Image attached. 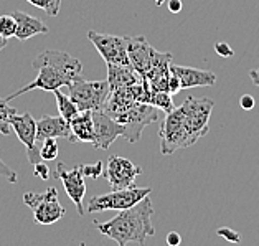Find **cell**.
Returning <instances> with one entry per match:
<instances>
[{"label":"cell","mask_w":259,"mask_h":246,"mask_svg":"<svg viewBox=\"0 0 259 246\" xmlns=\"http://www.w3.org/2000/svg\"><path fill=\"white\" fill-rule=\"evenodd\" d=\"M31 66L38 69L36 78L5 98L9 103L33 90L55 91L63 86H69L78 76H81V71H83V65L78 58L66 52H60V50H47V52L40 53L31 63Z\"/></svg>","instance_id":"obj_1"},{"label":"cell","mask_w":259,"mask_h":246,"mask_svg":"<svg viewBox=\"0 0 259 246\" xmlns=\"http://www.w3.org/2000/svg\"><path fill=\"white\" fill-rule=\"evenodd\" d=\"M152 215H154L152 200L147 195V197H144L141 201H137L131 208L121 210L109 222L99 223L98 220H94L93 223L101 235L111 238L119 246H125L127 243L144 244L145 238L155 235V228L152 225Z\"/></svg>","instance_id":"obj_2"},{"label":"cell","mask_w":259,"mask_h":246,"mask_svg":"<svg viewBox=\"0 0 259 246\" xmlns=\"http://www.w3.org/2000/svg\"><path fill=\"white\" fill-rule=\"evenodd\" d=\"M69 88V98L78 106L79 111H96L104 109L106 101L111 94V88L107 79L103 81H88L83 76H78Z\"/></svg>","instance_id":"obj_3"},{"label":"cell","mask_w":259,"mask_h":246,"mask_svg":"<svg viewBox=\"0 0 259 246\" xmlns=\"http://www.w3.org/2000/svg\"><path fill=\"white\" fill-rule=\"evenodd\" d=\"M183 111V122L192 141L197 144L201 137L208 134V122H210L211 111L214 108V101L210 98H195L188 96L180 106Z\"/></svg>","instance_id":"obj_4"},{"label":"cell","mask_w":259,"mask_h":246,"mask_svg":"<svg viewBox=\"0 0 259 246\" xmlns=\"http://www.w3.org/2000/svg\"><path fill=\"white\" fill-rule=\"evenodd\" d=\"M25 205L33 212L36 225H53L65 217V207L58 200V190L55 187L47 188V192L35 193L27 192L23 195Z\"/></svg>","instance_id":"obj_5"},{"label":"cell","mask_w":259,"mask_h":246,"mask_svg":"<svg viewBox=\"0 0 259 246\" xmlns=\"http://www.w3.org/2000/svg\"><path fill=\"white\" fill-rule=\"evenodd\" d=\"M160 137V152L163 155H172L179 149H187L193 146L192 137L188 136L183 122V111L179 106L174 111H170L165 116V121L162 122L159 131Z\"/></svg>","instance_id":"obj_6"},{"label":"cell","mask_w":259,"mask_h":246,"mask_svg":"<svg viewBox=\"0 0 259 246\" xmlns=\"http://www.w3.org/2000/svg\"><path fill=\"white\" fill-rule=\"evenodd\" d=\"M149 193H152L150 187H129L121 188V190H112L111 193L98 195L90 200V203L86 207L88 213L94 212H107V210H125L136 205L137 201H141L144 197H147Z\"/></svg>","instance_id":"obj_7"},{"label":"cell","mask_w":259,"mask_h":246,"mask_svg":"<svg viewBox=\"0 0 259 246\" xmlns=\"http://www.w3.org/2000/svg\"><path fill=\"white\" fill-rule=\"evenodd\" d=\"M160 117V111L149 103H136L117 119V122L124 126V137L131 144L141 141L144 128L157 122Z\"/></svg>","instance_id":"obj_8"},{"label":"cell","mask_w":259,"mask_h":246,"mask_svg":"<svg viewBox=\"0 0 259 246\" xmlns=\"http://www.w3.org/2000/svg\"><path fill=\"white\" fill-rule=\"evenodd\" d=\"M88 38L96 47V50L104 58L106 63L132 66L129 61V55H127V42H125V36L98 33V31L90 30L88 31Z\"/></svg>","instance_id":"obj_9"},{"label":"cell","mask_w":259,"mask_h":246,"mask_svg":"<svg viewBox=\"0 0 259 246\" xmlns=\"http://www.w3.org/2000/svg\"><path fill=\"white\" fill-rule=\"evenodd\" d=\"M142 174V169L121 155H111L103 174L112 190H121L134 185L136 179Z\"/></svg>","instance_id":"obj_10"},{"label":"cell","mask_w":259,"mask_h":246,"mask_svg":"<svg viewBox=\"0 0 259 246\" xmlns=\"http://www.w3.org/2000/svg\"><path fill=\"white\" fill-rule=\"evenodd\" d=\"M10 126L12 131L15 132L17 137L20 139V142L27 147V157L31 166L41 162L40 155V146L36 144V121L30 112L25 114H14L10 117Z\"/></svg>","instance_id":"obj_11"},{"label":"cell","mask_w":259,"mask_h":246,"mask_svg":"<svg viewBox=\"0 0 259 246\" xmlns=\"http://www.w3.org/2000/svg\"><path fill=\"white\" fill-rule=\"evenodd\" d=\"M55 177L61 180L63 187H65L66 195L69 200L73 201L74 207L78 208L79 215H84V208H83V198L86 195V177L83 174V169L81 166L73 167L71 170L65 169V163H58L55 170Z\"/></svg>","instance_id":"obj_12"},{"label":"cell","mask_w":259,"mask_h":246,"mask_svg":"<svg viewBox=\"0 0 259 246\" xmlns=\"http://www.w3.org/2000/svg\"><path fill=\"white\" fill-rule=\"evenodd\" d=\"M93 122H94V137L93 146L96 149L107 150L111 144L117 137L124 136V126L112 119L104 109L93 111Z\"/></svg>","instance_id":"obj_13"},{"label":"cell","mask_w":259,"mask_h":246,"mask_svg":"<svg viewBox=\"0 0 259 246\" xmlns=\"http://www.w3.org/2000/svg\"><path fill=\"white\" fill-rule=\"evenodd\" d=\"M125 42H127V55L132 68L145 78L149 74L150 68H152L154 60L157 58L159 52L142 35L125 36Z\"/></svg>","instance_id":"obj_14"},{"label":"cell","mask_w":259,"mask_h":246,"mask_svg":"<svg viewBox=\"0 0 259 246\" xmlns=\"http://www.w3.org/2000/svg\"><path fill=\"white\" fill-rule=\"evenodd\" d=\"M170 71L177 74L180 79L182 90H190V88L197 86H213L217 85V74L213 71H206V69H198L192 66H180L170 63Z\"/></svg>","instance_id":"obj_15"},{"label":"cell","mask_w":259,"mask_h":246,"mask_svg":"<svg viewBox=\"0 0 259 246\" xmlns=\"http://www.w3.org/2000/svg\"><path fill=\"white\" fill-rule=\"evenodd\" d=\"M50 137L68 139L71 142V128L69 122L61 116H43L36 121V144Z\"/></svg>","instance_id":"obj_16"},{"label":"cell","mask_w":259,"mask_h":246,"mask_svg":"<svg viewBox=\"0 0 259 246\" xmlns=\"http://www.w3.org/2000/svg\"><path fill=\"white\" fill-rule=\"evenodd\" d=\"M12 15H14L17 20V31H15L17 40L23 42V40L31 38V36H35V35H45L50 31V28L40 20V18L31 17L28 14H25V12L15 10Z\"/></svg>","instance_id":"obj_17"},{"label":"cell","mask_w":259,"mask_h":246,"mask_svg":"<svg viewBox=\"0 0 259 246\" xmlns=\"http://www.w3.org/2000/svg\"><path fill=\"white\" fill-rule=\"evenodd\" d=\"M106 65H107V83H109L111 91L119 90V88L124 86L137 85L144 78L132 66L114 65V63H106Z\"/></svg>","instance_id":"obj_18"},{"label":"cell","mask_w":259,"mask_h":246,"mask_svg":"<svg viewBox=\"0 0 259 246\" xmlns=\"http://www.w3.org/2000/svg\"><path fill=\"white\" fill-rule=\"evenodd\" d=\"M71 142H93L94 137V122H93V111H79L71 121Z\"/></svg>","instance_id":"obj_19"},{"label":"cell","mask_w":259,"mask_h":246,"mask_svg":"<svg viewBox=\"0 0 259 246\" xmlns=\"http://www.w3.org/2000/svg\"><path fill=\"white\" fill-rule=\"evenodd\" d=\"M55 98H56V106H58V111H60V116L65 117L66 121L69 122L71 119L74 117L79 112L78 106L73 103V99L66 96V94H63L60 90H55Z\"/></svg>","instance_id":"obj_20"},{"label":"cell","mask_w":259,"mask_h":246,"mask_svg":"<svg viewBox=\"0 0 259 246\" xmlns=\"http://www.w3.org/2000/svg\"><path fill=\"white\" fill-rule=\"evenodd\" d=\"M149 104H152L154 108H157L160 112H165V114H168L170 111L175 109L174 101H172V94L167 93V91H154L152 90Z\"/></svg>","instance_id":"obj_21"},{"label":"cell","mask_w":259,"mask_h":246,"mask_svg":"<svg viewBox=\"0 0 259 246\" xmlns=\"http://www.w3.org/2000/svg\"><path fill=\"white\" fill-rule=\"evenodd\" d=\"M17 114V109L14 106H10L7 99L0 98V134L9 136L12 132V126H10V117Z\"/></svg>","instance_id":"obj_22"},{"label":"cell","mask_w":259,"mask_h":246,"mask_svg":"<svg viewBox=\"0 0 259 246\" xmlns=\"http://www.w3.org/2000/svg\"><path fill=\"white\" fill-rule=\"evenodd\" d=\"M58 154H60V147L55 137L45 139V141L40 142V155L43 160H55Z\"/></svg>","instance_id":"obj_23"},{"label":"cell","mask_w":259,"mask_h":246,"mask_svg":"<svg viewBox=\"0 0 259 246\" xmlns=\"http://www.w3.org/2000/svg\"><path fill=\"white\" fill-rule=\"evenodd\" d=\"M31 5H35L36 9H41L47 12L50 17H56L60 14L61 9V0H27Z\"/></svg>","instance_id":"obj_24"},{"label":"cell","mask_w":259,"mask_h":246,"mask_svg":"<svg viewBox=\"0 0 259 246\" xmlns=\"http://www.w3.org/2000/svg\"><path fill=\"white\" fill-rule=\"evenodd\" d=\"M15 31H17V20L14 15H2L0 17V35L4 38H12L15 36Z\"/></svg>","instance_id":"obj_25"},{"label":"cell","mask_w":259,"mask_h":246,"mask_svg":"<svg viewBox=\"0 0 259 246\" xmlns=\"http://www.w3.org/2000/svg\"><path fill=\"white\" fill-rule=\"evenodd\" d=\"M103 162L98 160L96 163H91V166H81V169H83V174L84 177H91V179H99L101 175H103Z\"/></svg>","instance_id":"obj_26"},{"label":"cell","mask_w":259,"mask_h":246,"mask_svg":"<svg viewBox=\"0 0 259 246\" xmlns=\"http://www.w3.org/2000/svg\"><path fill=\"white\" fill-rule=\"evenodd\" d=\"M0 177H4V179H7L10 184H17L18 182V175L17 172H14L7 163H4V160L0 159Z\"/></svg>","instance_id":"obj_27"},{"label":"cell","mask_w":259,"mask_h":246,"mask_svg":"<svg viewBox=\"0 0 259 246\" xmlns=\"http://www.w3.org/2000/svg\"><path fill=\"white\" fill-rule=\"evenodd\" d=\"M218 236L228 239V241H233V243H239V239H241V236H239V233L231 230V228H226V226H223V228H218L217 230Z\"/></svg>","instance_id":"obj_28"},{"label":"cell","mask_w":259,"mask_h":246,"mask_svg":"<svg viewBox=\"0 0 259 246\" xmlns=\"http://www.w3.org/2000/svg\"><path fill=\"white\" fill-rule=\"evenodd\" d=\"M33 174L36 175V177H40L41 180H48L50 179V167L41 160V162L33 166Z\"/></svg>","instance_id":"obj_29"},{"label":"cell","mask_w":259,"mask_h":246,"mask_svg":"<svg viewBox=\"0 0 259 246\" xmlns=\"http://www.w3.org/2000/svg\"><path fill=\"white\" fill-rule=\"evenodd\" d=\"M214 52H217L220 56H223V58H231V56L235 55L233 48L228 45V43H225V42L214 43Z\"/></svg>","instance_id":"obj_30"},{"label":"cell","mask_w":259,"mask_h":246,"mask_svg":"<svg viewBox=\"0 0 259 246\" xmlns=\"http://www.w3.org/2000/svg\"><path fill=\"white\" fill-rule=\"evenodd\" d=\"M168 93L170 94H177L182 88H180V79L177 78V74H174L172 71H170V76H168Z\"/></svg>","instance_id":"obj_31"},{"label":"cell","mask_w":259,"mask_h":246,"mask_svg":"<svg viewBox=\"0 0 259 246\" xmlns=\"http://www.w3.org/2000/svg\"><path fill=\"white\" fill-rule=\"evenodd\" d=\"M239 106H241L244 111H251L256 106V101L251 94H243L241 99H239Z\"/></svg>","instance_id":"obj_32"},{"label":"cell","mask_w":259,"mask_h":246,"mask_svg":"<svg viewBox=\"0 0 259 246\" xmlns=\"http://www.w3.org/2000/svg\"><path fill=\"white\" fill-rule=\"evenodd\" d=\"M165 241H167L168 246H179L182 243V236L177 231H170L167 235V238H165Z\"/></svg>","instance_id":"obj_33"},{"label":"cell","mask_w":259,"mask_h":246,"mask_svg":"<svg viewBox=\"0 0 259 246\" xmlns=\"http://www.w3.org/2000/svg\"><path fill=\"white\" fill-rule=\"evenodd\" d=\"M182 0H168V10L172 12V14H179V12H182Z\"/></svg>","instance_id":"obj_34"},{"label":"cell","mask_w":259,"mask_h":246,"mask_svg":"<svg viewBox=\"0 0 259 246\" xmlns=\"http://www.w3.org/2000/svg\"><path fill=\"white\" fill-rule=\"evenodd\" d=\"M249 76L252 79V83H254L257 88H259V69H251L249 71Z\"/></svg>","instance_id":"obj_35"},{"label":"cell","mask_w":259,"mask_h":246,"mask_svg":"<svg viewBox=\"0 0 259 246\" xmlns=\"http://www.w3.org/2000/svg\"><path fill=\"white\" fill-rule=\"evenodd\" d=\"M7 38H4V36L2 35H0V52H2V50L5 48V47H7Z\"/></svg>","instance_id":"obj_36"},{"label":"cell","mask_w":259,"mask_h":246,"mask_svg":"<svg viewBox=\"0 0 259 246\" xmlns=\"http://www.w3.org/2000/svg\"><path fill=\"white\" fill-rule=\"evenodd\" d=\"M154 2H155L157 7H160V5H163V2H165V0H154Z\"/></svg>","instance_id":"obj_37"}]
</instances>
